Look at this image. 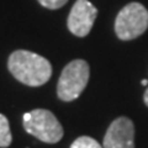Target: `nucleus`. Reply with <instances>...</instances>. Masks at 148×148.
Segmentation results:
<instances>
[{"mask_svg":"<svg viewBox=\"0 0 148 148\" xmlns=\"http://www.w3.org/2000/svg\"><path fill=\"white\" fill-rule=\"evenodd\" d=\"M8 68L15 79L27 86H41L52 75L48 59L26 49L12 52L8 59Z\"/></svg>","mask_w":148,"mask_h":148,"instance_id":"obj_1","label":"nucleus"},{"mask_svg":"<svg viewBox=\"0 0 148 148\" xmlns=\"http://www.w3.org/2000/svg\"><path fill=\"white\" fill-rule=\"evenodd\" d=\"M89 64L83 59H74L63 68L57 84V95L62 101H73L84 91L89 80Z\"/></svg>","mask_w":148,"mask_h":148,"instance_id":"obj_2","label":"nucleus"},{"mask_svg":"<svg viewBox=\"0 0 148 148\" xmlns=\"http://www.w3.org/2000/svg\"><path fill=\"white\" fill-rule=\"evenodd\" d=\"M24 128L27 133L45 143H57L63 137V127L57 117L46 109H35L24 115Z\"/></svg>","mask_w":148,"mask_h":148,"instance_id":"obj_3","label":"nucleus"},{"mask_svg":"<svg viewBox=\"0 0 148 148\" xmlns=\"http://www.w3.org/2000/svg\"><path fill=\"white\" fill-rule=\"evenodd\" d=\"M148 29V10L140 3H130L117 14L115 32L122 41L135 40Z\"/></svg>","mask_w":148,"mask_h":148,"instance_id":"obj_4","label":"nucleus"},{"mask_svg":"<svg viewBox=\"0 0 148 148\" xmlns=\"http://www.w3.org/2000/svg\"><path fill=\"white\" fill-rule=\"evenodd\" d=\"M96 16L98 9L89 0H77L68 15V30L78 37H85L89 35Z\"/></svg>","mask_w":148,"mask_h":148,"instance_id":"obj_5","label":"nucleus"},{"mask_svg":"<svg viewBox=\"0 0 148 148\" xmlns=\"http://www.w3.org/2000/svg\"><path fill=\"white\" fill-rule=\"evenodd\" d=\"M104 148H135V126L128 117H119L109 126Z\"/></svg>","mask_w":148,"mask_h":148,"instance_id":"obj_6","label":"nucleus"},{"mask_svg":"<svg viewBox=\"0 0 148 148\" xmlns=\"http://www.w3.org/2000/svg\"><path fill=\"white\" fill-rule=\"evenodd\" d=\"M12 136L10 131V125L8 119L0 114V147L6 148L11 145Z\"/></svg>","mask_w":148,"mask_h":148,"instance_id":"obj_7","label":"nucleus"},{"mask_svg":"<svg viewBox=\"0 0 148 148\" xmlns=\"http://www.w3.org/2000/svg\"><path fill=\"white\" fill-rule=\"evenodd\" d=\"M71 148H104V147H101L100 143L98 141H95L94 138H91L89 136H82V137H78L72 143Z\"/></svg>","mask_w":148,"mask_h":148,"instance_id":"obj_8","label":"nucleus"},{"mask_svg":"<svg viewBox=\"0 0 148 148\" xmlns=\"http://www.w3.org/2000/svg\"><path fill=\"white\" fill-rule=\"evenodd\" d=\"M38 3L46 9L49 10H57V9L64 6L68 3V0H38Z\"/></svg>","mask_w":148,"mask_h":148,"instance_id":"obj_9","label":"nucleus"},{"mask_svg":"<svg viewBox=\"0 0 148 148\" xmlns=\"http://www.w3.org/2000/svg\"><path fill=\"white\" fill-rule=\"evenodd\" d=\"M143 100H145V104L148 106V89L146 90V92H145V96H143Z\"/></svg>","mask_w":148,"mask_h":148,"instance_id":"obj_10","label":"nucleus"},{"mask_svg":"<svg viewBox=\"0 0 148 148\" xmlns=\"http://www.w3.org/2000/svg\"><path fill=\"white\" fill-rule=\"evenodd\" d=\"M141 84H142V85H148V80H142Z\"/></svg>","mask_w":148,"mask_h":148,"instance_id":"obj_11","label":"nucleus"}]
</instances>
